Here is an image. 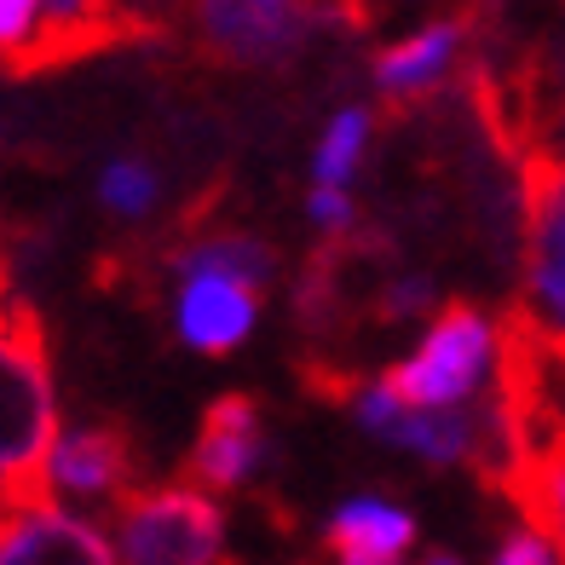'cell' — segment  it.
Segmentation results:
<instances>
[{"label":"cell","instance_id":"6da1fadb","mask_svg":"<svg viewBox=\"0 0 565 565\" xmlns=\"http://www.w3.org/2000/svg\"><path fill=\"white\" fill-rule=\"evenodd\" d=\"M513 358V323L484 312L473 300H445L433 312L416 341L404 347L398 364H387L393 387L409 404H433V409H461V404H484Z\"/></svg>","mask_w":565,"mask_h":565},{"label":"cell","instance_id":"7a4b0ae2","mask_svg":"<svg viewBox=\"0 0 565 565\" xmlns=\"http://www.w3.org/2000/svg\"><path fill=\"white\" fill-rule=\"evenodd\" d=\"M58 427L64 416L46 329L23 300H7L0 306V508L41 484V461Z\"/></svg>","mask_w":565,"mask_h":565},{"label":"cell","instance_id":"3957f363","mask_svg":"<svg viewBox=\"0 0 565 565\" xmlns=\"http://www.w3.org/2000/svg\"><path fill=\"white\" fill-rule=\"evenodd\" d=\"M513 323L565 370V162L520 150V300Z\"/></svg>","mask_w":565,"mask_h":565},{"label":"cell","instance_id":"277c9868","mask_svg":"<svg viewBox=\"0 0 565 565\" xmlns=\"http://www.w3.org/2000/svg\"><path fill=\"white\" fill-rule=\"evenodd\" d=\"M110 536L121 565H231L225 502L191 473L134 484L110 508Z\"/></svg>","mask_w":565,"mask_h":565},{"label":"cell","instance_id":"5b68a950","mask_svg":"<svg viewBox=\"0 0 565 565\" xmlns=\"http://www.w3.org/2000/svg\"><path fill=\"white\" fill-rule=\"evenodd\" d=\"M335 23H352L341 0H185L196 53L225 70H282Z\"/></svg>","mask_w":565,"mask_h":565},{"label":"cell","instance_id":"8992f818","mask_svg":"<svg viewBox=\"0 0 565 565\" xmlns=\"http://www.w3.org/2000/svg\"><path fill=\"white\" fill-rule=\"evenodd\" d=\"M479 18H484L479 7L439 12V18H422L416 30H404L398 41L381 46V53L370 58L375 105L416 110V105H427V98H439L479 53Z\"/></svg>","mask_w":565,"mask_h":565},{"label":"cell","instance_id":"52a82bcc","mask_svg":"<svg viewBox=\"0 0 565 565\" xmlns=\"http://www.w3.org/2000/svg\"><path fill=\"white\" fill-rule=\"evenodd\" d=\"M139 484V461H134V445L127 433L110 427V422H64L46 445V461H41V497H53L64 508H82V513H98L110 520V508Z\"/></svg>","mask_w":565,"mask_h":565},{"label":"cell","instance_id":"ba28073f","mask_svg":"<svg viewBox=\"0 0 565 565\" xmlns=\"http://www.w3.org/2000/svg\"><path fill=\"white\" fill-rule=\"evenodd\" d=\"M0 565H121V554L110 520L30 491L0 508Z\"/></svg>","mask_w":565,"mask_h":565},{"label":"cell","instance_id":"9c48e42d","mask_svg":"<svg viewBox=\"0 0 565 565\" xmlns=\"http://www.w3.org/2000/svg\"><path fill=\"white\" fill-rule=\"evenodd\" d=\"M266 289L231 277V271H168V318L173 341L202 358H231L260 329Z\"/></svg>","mask_w":565,"mask_h":565},{"label":"cell","instance_id":"30bf717a","mask_svg":"<svg viewBox=\"0 0 565 565\" xmlns=\"http://www.w3.org/2000/svg\"><path fill=\"white\" fill-rule=\"evenodd\" d=\"M271 468V422L248 393H225L209 404V416L196 427L191 445V479L209 484L214 497H237L248 484H260Z\"/></svg>","mask_w":565,"mask_h":565},{"label":"cell","instance_id":"8fae6325","mask_svg":"<svg viewBox=\"0 0 565 565\" xmlns=\"http://www.w3.org/2000/svg\"><path fill=\"white\" fill-rule=\"evenodd\" d=\"M168 271H231V277L254 282V289H271L277 271H282V254H277V243L266 237V231L225 220V225L179 231V237L168 243V254H162V277Z\"/></svg>","mask_w":565,"mask_h":565},{"label":"cell","instance_id":"7c38bea8","mask_svg":"<svg viewBox=\"0 0 565 565\" xmlns=\"http://www.w3.org/2000/svg\"><path fill=\"white\" fill-rule=\"evenodd\" d=\"M502 491L513 497V508H520L525 520H536L554 536L559 559H565V409L543 404V416L531 427V445L513 461Z\"/></svg>","mask_w":565,"mask_h":565},{"label":"cell","instance_id":"4fadbf2b","mask_svg":"<svg viewBox=\"0 0 565 565\" xmlns=\"http://www.w3.org/2000/svg\"><path fill=\"white\" fill-rule=\"evenodd\" d=\"M323 543L335 554H375V559H409L416 554V513L398 497L381 491H358L347 502L329 508L323 520Z\"/></svg>","mask_w":565,"mask_h":565},{"label":"cell","instance_id":"5bb4252c","mask_svg":"<svg viewBox=\"0 0 565 565\" xmlns=\"http://www.w3.org/2000/svg\"><path fill=\"white\" fill-rule=\"evenodd\" d=\"M375 134H381V110L370 105V98H352V105L329 110V121L318 127V139H312L306 179H312V185H358Z\"/></svg>","mask_w":565,"mask_h":565},{"label":"cell","instance_id":"9a60e30c","mask_svg":"<svg viewBox=\"0 0 565 565\" xmlns=\"http://www.w3.org/2000/svg\"><path fill=\"white\" fill-rule=\"evenodd\" d=\"M41 7H46V35H53V64L105 53V46L139 35L116 0H41Z\"/></svg>","mask_w":565,"mask_h":565},{"label":"cell","instance_id":"2e32d148","mask_svg":"<svg viewBox=\"0 0 565 565\" xmlns=\"http://www.w3.org/2000/svg\"><path fill=\"white\" fill-rule=\"evenodd\" d=\"M98 209L116 225H145L162 209V173L150 157H110L98 168Z\"/></svg>","mask_w":565,"mask_h":565},{"label":"cell","instance_id":"e0dca14e","mask_svg":"<svg viewBox=\"0 0 565 565\" xmlns=\"http://www.w3.org/2000/svg\"><path fill=\"white\" fill-rule=\"evenodd\" d=\"M53 64V35H46L41 0H0V70L35 75Z\"/></svg>","mask_w":565,"mask_h":565},{"label":"cell","instance_id":"ac0fdd59","mask_svg":"<svg viewBox=\"0 0 565 565\" xmlns=\"http://www.w3.org/2000/svg\"><path fill=\"white\" fill-rule=\"evenodd\" d=\"M439 306H445V295H439V282H433L427 271L381 277V295H375V318L381 323H427Z\"/></svg>","mask_w":565,"mask_h":565},{"label":"cell","instance_id":"d6986e66","mask_svg":"<svg viewBox=\"0 0 565 565\" xmlns=\"http://www.w3.org/2000/svg\"><path fill=\"white\" fill-rule=\"evenodd\" d=\"M306 225L318 231V243H352L358 237V196L352 185H312L306 179Z\"/></svg>","mask_w":565,"mask_h":565},{"label":"cell","instance_id":"ffe728a7","mask_svg":"<svg viewBox=\"0 0 565 565\" xmlns=\"http://www.w3.org/2000/svg\"><path fill=\"white\" fill-rule=\"evenodd\" d=\"M484 565H565V559H559L554 536L520 513V520H513L497 543H491V559H484Z\"/></svg>","mask_w":565,"mask_h":565},{"label":"cell","instance_id":"44dd1931","mask_svg":"<svg viewBox=\"0 0 565 565\" xmlns=\"http://www.w3.org/2000/svg\"><path fill=\"white\" fill-rule=\"evenodd\" d=\"M525 150H548V157L565 162V93H559V105H554L543 121H536V139H531Z\"/></svg>","mask_w":565,"mask_h":565},{"label":"cell","instance_id":"7402d4cb","mask_svg":"<svg viewBox=\"0 0 565 565\" xmlns=\"http://www.w3.org/2000/svg\"><path fill=\"white\" fill-rule=\"evenodd\" d=\"M341 7H347V18H352V23H370L375 12H387V7H398V0H341Z\"/></svg>","mask_w":565,"mask_h":565},{"label":"cell","instance_id":"603a6c76","mask_svg":"<svg viewBox=\"0 0 565 565\" xmlns=\"http://www.w3.org/2000/svg\"><path fill=\"white\" fill-rule=\"evenodd\" d=\"M409 565H468V559H461V554H450V548H427V554H416Z\"/></svg>","mask_w":565,"mask_h":565},{"label":"cell","instance_id":"cb8c5ba5","mask_svg":"<svg viewBox=\"0 0 565 565\" xmlns=\"http://www.w3.org/2000/svg\"><path fill=\"white\" fill-rule=\"evenodd\" d=\"M12 300V260H7V237H0V306Z\"/></svg>","mask_w":565,"mask_h":565},{"label":"cell","instance_id":"d4e9b609","mask_svg":"<svg viewBox=\"0 0 565 565\" xmlns=\"http://www.w3.org/2000/svg\"><path fill=\"white\" fill-rule=\"evenodd\" d=\"M335 565H404V559H375V554H335Z\"/></svg>","mask_w":565,"mask_h":565}]
</instances>
